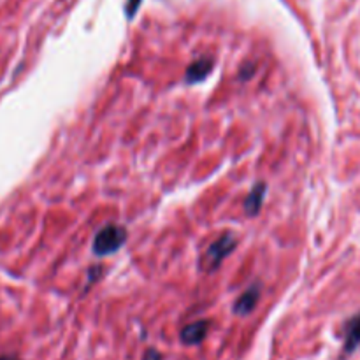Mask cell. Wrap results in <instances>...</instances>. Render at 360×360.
<instances>
[{
	"label": "cell",
	"mask_w": 360,
	"mask_h": 360,
	"mask_svg": "<svg viewBox=\"0 0 360 360\" xmlns=\"http://www.w3.org/2000/svg\"><path fill=\"white\" fill-rule=\"evenodd\" d=\"M141 2H143V0H127V8H125V11H127L128 18H134V14H136L137 9H139Z\"/></svg>",
	"instance_id": "8"
},
{
	"label": "cell",
	"mask_w": 360,
	"mask_h": 360,
	"mask_svg": "<svg viewBox=\"0 0 360 360\" xmlns=\"http://www.w3.org/2000/svg\"><path fill=\"white\" fill-rule=\"evenodd\" d=\"M208 333H209L208 320L193 322V324H189L187 327H183V331H181V341H183V344H189V346H192V344H200L206 339Z\"/></svg>",
	"instance_id": "3"
},
{
	"label": "cell",
	"mask_w": 360,
	"mask_h": 360,
	"mask_svg": "<svg viewBox=\"0 0 360 360\" xmlns=\"http://www.w3.org/2000/svg\"><path fill=\"white\" fill-rule=\"evenodd\" d=\"M0 360H16L14 357H0Z\"/></svg>",
	"instance_id": "10"
},
{
	"label": "cell",
	"mask_w": 360,
	"mask_h": 360,
	"mask_svg": "<svg viewBox=\"0 0 360 360\" xmlns=\"http://www.w3.org/2000/svg\"><path fill=\"white\" fill-rule=\"evenodd\" d=\"M127 241V230L120 225H108L95 236L93 241V253L99 256L111 255V253L118 252Z\"/></svg>",
	"instance_id": "1"
},
{
	"label": "cell",
	"mask_w": 360,
	"mask_h": 360,
	"mask_svg": "<svg viewBox=\"0 0 360 360\" xmlns=\"http://www.w3.org/2000/svg\"><path fill=\"white\" fill-rule=\"evenodd\" d=\"M211 58H200V60L193 62V64L187 69V81H189V83H199V81L204 80L209 72H211Z\"/></svg>",
	"instance_id": "6"
},
{
	"label": "cell",
	"mask_w": 360,
	"mask_h": 360,
	"mask_svg": "<svg viewBox=\"0 0 360 360\" xmlns=\"http://www.w3.org/2000/svg\"><path fill=\"white\" fill-rule=\"evenodd\" d=\"M236 244L237 241L234 239L232 234H225V236L218 237L213 244H209V248L206 250L204 261H202L204 269H208V271H215V269L220 267L221 262H224L225 259L236 250Z\"/></svg>",
	"instance_id": "2"
},
{
	"label": "cell",
	"mask_w": 360,
	"mask_h": 360,
	"mask_svg": "<svg viewBox=\"0 0 360 360\" xmlns=\"http://www.w3.org/2000/svg\"><path fill=\"white\" fill-rule=\"evenodd\" d=\"M360 344V315L353 316L344 328V352L350 353Z\"/></svg>",
	"instance_id": "5"
},
{
	"label": "cell",
	"mask_w": 360,
	"mask_h": 360,
	"mask_svg": "<svg viewBox=\"0 0 360 360\" xmlns=\"http://www.w3.org/2000/svg\"><path fill=\"white\" fill-rule=\"evenodd\" d=\"M264 197H265V184L256 183L252 189V192H250V195L246 197V200H244V209H246V213L253 216L261 211Z\"/></svg>",
	"instance_id": "7"
},
{
	"label": "cell",
	"mask_w": 360,
	"mask_h": 360,
	"mask_svg": "<svg viewBox=\"0 0 360 360\" xmlns=\"http://www.w3.org/2000/svg\"><path fill=\"white\" fill-rule=\"evenodd\" d=\"M144 360H162V355L156 350H148L146 352V355H144Z\"/></svg>",
	"instance_id": "9"
},
{
	"label": "cell",
	"mask_w": 360,
	"mask_h": 360,
	"mask_svg": "<svg viewBox=\"0 0 360 360\" xmlns=\"http://www.w3.org/2000/svg\"><path fill=\"white\" fill-rule=\"evenodd\" d=\"M259 297H261V288L252 287L248 290H244V293H241L239 299L236 300V304H234V313L239 316L250 315V313L255 309L256 302H259Z\"/></svg>",
	"instance_id": "4"
}]
</instances>
